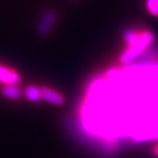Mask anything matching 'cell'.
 I'll return each mask as SVG.
<instances>
[{
  "instance_id": "6da1fadb",
  "label": "cell",
  "mask_w": 158,
  "mask_h": 158,
  "mask_svg": "<svg viewBox=\"0 0 158 158\" xmlns=\"http://www.w3.org/2000/svg\"><path fill=\"white\" fill-rule=\"evenodd\" d=\"M154 41V36L150 31H142L140 33V38L131 46H127V49L124 50L120 56V62L124 65L131 64L143 56V55L150 48Z\"/></svg>"
},
{
  "instance_id": "3957f363",
  "label": "cell",
  "mask_w": 158,
  "mask_h": 158,
  "mask_svg": "<svg viewBox=\"0 0 158 158\" xmlns=\"http://www.w3.org/2000/svg\"><path fill=\"white\" fill-rule=\"evenodd\" d=\"M0 82L3 85H19L22 82V77L14 68L0 64Z\"/></svg>"
},
{
  "instance_id": "52a82bcc",
  "label": "cell",
  "mask_w": 158,
  "mask_h": 158,
  "mask_svg": "<svg viewBox=\"0 0 158 158\" xmlns=\"http://www.w3.org/2000/svg\"><path fill=\"white\" fill-rule=\"evenodd\" d=\"M146 7L153 17H158V0H146Z\"/></svg>"
},
{
  "instance_id": "5b68a950",
  "label": "cell",
  "mask_w": 158,
  "mask_h": 158,
  "mask_svg": "<svg viewBox=\"0 0 158 158\" xmlns=\"http://www.w3.org/2000/svg\"><path fill=\"white\" fill-rule=\"evenodd\" d=\"M1 94L6 99L17 101L24 96V90L19 85H3Z\"/></svg>"
},
{
  "instance_id": "7a4b0ae2",
  "label": "cell",
  "mask_w": 158,
  "mask_h": 158,
  "mask_svg": "<svg viewBox=\"0 0 158 158\" xmlns=\"http://www.w3.org/2000/svg\"><path fill=\"white\" fill-rule=\"evenodd\" d=\"M56 21H58V14L53 9H48L45 10L41 15L40 20L38 22L37 30L41 36H46L50 34L52 29L55 28Z\"/></svg>"
},
{
  "instance_id": "8992f818",
  "label": "cell",
  "mask_w": 158,
  "mask_h": 158,
  "mask_svg": "<svg viewBox=\"0 0 158 158\" xmlns=\"http://www.w3.org/2000/svg\"><path fill=\"white\" fill-rule=\"evenodd\" d=\"M24 96L31 103H39L40 101H42L41 87L36 85H28L24 89Z\"/></svg>"
},
{
  "instance_id": "277c9868",
  "label": "cell",
  "mask_w": 158,
  "mask_h": 158,
  "mask_svg": "<svg viewBox=\"0 0 158 158\" xmlns=\"http://www.w3.org/2000/svg\"><path fill=\"white\" fill-rule=\"evenodd\" d=\"M41 93H42V100L45 101L46 103L52 104L53 106H63L65 104L66 100L64 94L56 90L55 88L49 86H42Z\"/></svg>"
}]
</instances>
